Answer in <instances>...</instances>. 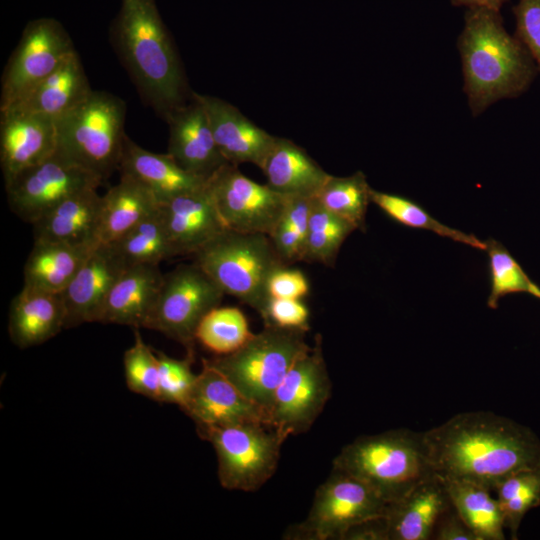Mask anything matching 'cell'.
<instances>
[{
    "mask_svg": "<svg viewBox=\"0 0 540 540\" xmlns=\"http://www.w3.org/2000/svg\"><path fill=\"white\" fill-rule=\"evenodd\" d=\"M208 188L225 226L238 232L270 235L288 200L230 163L208 179Z\"/></svg>",
    "mask_w": 540,
    "mask_h": 540,
    "instance_id": "14",
    "label": "cell"
},
{
    "mask_svg": "<svg viewBox=\"0 0 540 540\" xmlns=\"http://www.w3.org/2000/svg\"><path fill=\"white\" fill-rule=\"evenodd\" d=\"M314 198H288L284 212L269 235L286 265L301 261Z\"/></svg>",
    "mask_w": 540,
    "mask_h": 540,
    "instance_id": "38",
    "label": "cell"
},
{
    "mask_svg": "<svg viewBox=\"0 0 540 540\" xmlns=\"http://www.w3.org/2000/svg\"><path fill=\"white\" fill-rule=\"evenodd\" d=\"M371 202L377 205L394 221L417 229H424L435 234L464 243L468 246L485 250V242L476 236L449 227L429 214L416 202L392 193L371 190Z\"/></svg>",
    "mask_w": 540,
    "mask_h": 540,
    "instance_id": "34",
    "label": "cell"
},
{
    "mask_svg": "<svg viewBox=\"0 0 540 540\" xmlns=\"http://www.w3.org/2000/svg\"><path fill=\"white\" fill-rule=\"evenodd\" d=\"M451 507L444 482L435 474L388 504L386 540L432 539L439 520Z\"/></svg>",
    "mask_w": 540,
    "mask_h": 540,
    "instance_id": "21",
    "label": "cell"
},
{
    "mask_svg": "<svg viewBox=\"0 0 540 540\" xmlns=\"http://www.w3.org/2000/svg\"><path fill=\"white\" fill-rule=\"evenodd\" d=\"M489 256L491 291L487 299L490 308L496 309L499 300L512 293H528L540 299V287L535 284L510 252L500 242L489 238L485 241Z\"/></svg>",
    "mask_w": 540,
    "mask_h": 540,
    "instance_id": "36",
    "label": "cell"
},
{
    "mask_svg": "<svg viewBox=\"0 0 540 540\" xmlns=\"http://www.w3.org/2000/svg\"><path fill=\"white\" fill-rule=\"evenodd\" d=\"M310 312L301 299L270 298L264 315V325L309 330Z\"/></svg>",
    "mask_w": 540,
    "mask_h": 540,
    "instance_id": "42",
    "label": "cell"
},
{
    "mask_svg": "<svg viewBox=\"0 0 540 540\" xmlns=\"http://www.w3.org/2000/svg\"><path fill=\"white\" fill-rule=\"evenodd\" d=\"M332 382L322 349V337L291 366L277 388L268 425L286 439L307 432L331 397Z\"/></svg>",
    "mask_w": 540,
    "mask_h": 540,
    "instance_id": "11",
    "label": "cell"
},
{
    "mask_svg": "<svg viewBox=\"0 0 540 540\" xmlns=\"http://www.w3.org/2000/svg\"><path fill=\"white\" fill-rule=\"evenodd\" d=\"M451 504L478 540H502L504 517L499 502L489 489L456 479H443Z\"/></svg>",
    "mask_w": 540,
    "mask_h": 540,
    "instance_id": "30",
    "label": "cell"
},
{
    "mask_svg": "<svg viewBox=\"0 0 540 540\" xmlns=\"http://www.w3.org/2000/svg\"><path fill=\"white\" fill-rule=\"evenodd\" d=\"M213 446L219 482L225 489L253 492L275 473L286 438L263 422L197 428Z\"/></svg>",
    "mask_w": 540,
    "mask_h": 540,
    "instance_id": "8",
    "label": "cell"
},
{
    "mask_svg": "<svg viewBox=\"0 0 540 540\" xmlns=\"http://www.w3.org/2000/svg\"><path fill=\"white\" fill-rule=\"evenodd\" d=\"M110 42L142 101L164 120L187 102L183 66L155 0H121Z\"/></svg>",
    "mask_w": 540,
    "mask_h": 540,
    "instance_id": "2",
    "label": "cell"
},
{
    "mask_svg": "<svg viewBox=\"0 0 540 540\" xmlns=\"http://www.w3.org/2000/svg\"><path fill=\"white\" fill-rule=\"evenodd\" d=\"M159 211L175 256L194 255L228 229L215 206L208 181L201 188L159 204Z\"/></svg>",
    "mask_w": 540,
    "mask_h": 540,
    "instance_id": "19",
    "label": "cell"
},
{
    "mask_svg": "<svg viewBox=\"0 0 540 540\" xmlns=\"http://www.w3.org/2000/svg\"><path fill=\"white\" fill-rule=\"evenodd\" d=\"M125 118L126 104L121 98L92 90L56 121V152L105 180L119 167Z\"/></svg>",
    "mask_w": 540,
    "mask_h": 540,
    "instance_id": "6",
    "label": "cell"
},
{
    "mask_svg": "<svg viewBox=\"0 0 540 540\" xmlns=\"http://www.w3.org/2000/svg\"><path fill=\"white\" fill-rule=\"evenodd\" d=\"M91 91L84 67L75 51L9 108L36 113L57 121L82 102Z\"/></svg>",
    "mask_w": 540,
    "mask_h": 540,
    "instance_id": "27",
    "label": "cell"
},
{
    "mask_svg": "<svg viewBox=\"0 0 540 540\" xmlns=\"http://www.w3.org/2000/svg\"><path fill=\"white\" fill-rule=\"evenodd\" d=\"M388 502L362 480L333 469L316 489L304 521L288 528L292 540H344L356 525L385 516Z\"/></svg>",
    "mask_w": 540,
    "mask_h": 540,
    "instance_id": "9",
    "label": "cell"
},
{
    "mask_svg": "<svg viewBox=\"0 0 540 540\" xmlns=\"http://www.w3.org/2000/svg\"><path fill=\"white\" fill-rule=\"evenodd\" d=\"M118 169L148 188L159 204L201 188L209 179L186 171L168 153L146 150L127 135Z\"/></svg>",
    "mask_w": 540,
    "mask_h": 540,
    "instance_id": "23",
    "label": "cell"
},
{
    "mask_svg": "<svg viewBox=\"0 0 540 540\" xmlns=\"http://www.w3.org/2000/svg\"><path fill=\"white\" fill-rule=\"evenodd\" d=\"M372 188L363 172L350 176L330 175L315 197L329 211L350 222L356 230L366 228V214Z\"/></svg>",
    "mask_w": 540,
    "mask_h": 540,
    "instance_id": "32",
    "label": "cell"
},
{
    "mask_svg": "<svg viewBox=\"0 0 540 540\" xmlns=\"http://www.w3.org/2000/svg\"><path fill=\"white\" fill-rule=\"evenodd\" d=\"M253 335L244 313L237 307L217 306L199 323L195 339L217 356L242 347Z\"/></svg>",
    "mask_w": 540,
    "mask_h": 540,
    "instance_id": "33",
    "label": "cell"
},
{
    "mask_svg": "<svg viewBox=\"0 0 540 540\" xmlns=\"http://www.w3.org/2000/svg\"><path fill=\"white\" fill-rule=\"evenodd\" d=\"M169 126L167 153L186 171L210 178L228 162L216 144L207 113L191 93L189 102L165 119Z\"/></svg>",
    "mask_w": 540,
    "mask_h": 540,
    "instance_id": "18",
    "label": "cell"
},
{
    "mask_svg": "<svg viewBox=\"0 0 540 540\" xmlns=\"http://www.w3.org/2000/svg\"><path fill=\"white\" fill-rule=\"evenodd\" d=\"M495 490L505 527L516 539L524 515L540 505V469L516 472L502 480Z\"/></svg>",
    "mask_w": 540,
    "mask_h": 540,
    "instance_id": "37",
    "label": "cell"
},
{
    "mask_svg": "<svg viewBox=\"0 0 540 540\" xmlns=\"http://www.w3.org/2000/svg\"><path fill=\"white\" fill-rule=\"evenodd\" d=\"M434 473L489 490L508 476L540 469V441L529 428L488 411L462 412L423 432Z\"/></svg>",
    "mask_w": 540,
    "mask_h": 540,
    "instance_id": "1",
    "label": "cell"
},
{
    "mask_svg": "<svg viewBox=\"0 0 540 540\" xmlns=\"http://www.w3.org/2000/svg\"><path fill=\"white\" fill-rule=\"evenodd\" d=\"M124 375L130 391L158 400L159 360L156 351L135 330L134 344L123 356Z\"/></svg>",
    "mask_w": 540,
    "mask_h": 540,
    "instance_id": "39",
    "label": "cell"
},
{
    "mask_svg": "<svg viewBox=\"0 0 540 540\" xmlns=\"http://www.w3.org/2000/svg\"><path fill=\"white\" fill-rule=\"evenodd\" d=\"M509 0H451L455 6H464L466 8L484 7L500 11L502 6Z\"/></svg>",
    "mask_w": 540,
    "mask_h": 540,
    "instance_id": "45",
    "label": "cell"
},
{
    "mask_svg": "<svg viewBox=\"0 0 540 540\" xmlns=\"http://www.w3.org/2000/svg\"><path fill=\"white\" fill-rule=\"evenodd\" d=\"M260 169L266 184L287 198H315L330 176L303 148L280 137H275Z\"/></svg>",
    "mask_w": 540,
    "mask_h": 540,
    "instance_id": "25",
    "label": "cell"
},
{
    "mask_svg": "<svg viewBox=\"0 0 540 540\" xmlns=\"http://www.w3.org/2000/svg\"><path fill=\"white\" fill-rule=\"evenodd\" d=\"M158 207V200L148 188L121 174L119 182L102 195L98 242H116Z\"/></svg>",
    "mask_w": 540,
    "mask_h": 540,
    "instance_id": "28",
    "label": "cell"
},
{
    "mask_svg": "<svg viewBox=\"0 0 540 540\" xmlns=\"http://www.w3.org/2000/svg\"><path fill=\"white\" fill-rule=\"evenodd\" d=\"M104 180L55 152L5 183L11 211L33 224L70 195L98 188Z\"/></svg>",
    "mask_w": 540,
    "mask_h": 540,
    "instance_id": "13",
    "label": "cell"
},
{
    "mask_svg": "<svg viewBox=\"0 0 540 540\" xmlns=\"http://www.w3.org/2000/svg\"><path fill=\"white\" fill-rule=\"evenodd\" d=\"M127 267L113 244L99 243L61 292L65 329L99 322L108 293Z\"/></svg>",
    "mask_w": 540,
    "mask_h": 540,
    "instance_id": "16",
    "label": "cell"
},
{
    "mask_svg": "<svg viewBox=\"0 0 540 540\" xmlns=\"http://www.w3.org/2000/svg\"><path fill=\"white\" fill-rule=\"evenodd\" d=\"M355 230L350 222L329 211L314 198L301 261L332 267L342 244Z\"/></svg>",
    "mask_w": 540,
    "mask_h": 540,
    "instance_id": "31",
    "label": "cell"
},
{
    "mask_svg": "<svg viewBox=\"0 0 540 540\" xmlns=\"http://www.w3.org/2000/svg\"><path fill=\"white\" fill-rule=\"evenodd\" d=\"M310 285L305 274L297 268L283 265L273 272L268 282L270 298L302 299L308 295Z\"/></svg>",
    "mask_w": 540,
    "mask_h": 540,
    "instance_id": "43",
    "label": "cell"
},
{
    "mask_svg": "<svg viewBox=\"0 0 540 540\" xmlns=\"http://www.w3.org/2000/svg\"><path fill=\"white\" fill-rule=\"evenodd\" d=\"M113 244L128 266L159 264L175 257L167 236L159 207Z\"/></svg>",
    "mask_w": 540,
    "mask_h": 540,
    "instance_id": "35",
    "label": "cell"
},
{
    "mask_svg": "<svg viewBox=\"0 0 540 540\" xmlns=\"http://www.w3.org/2000/svg\"><path fill=\"white\" fill-rule=\"evenodd\" d=\"M515 36L531 54L540 71V0H518L513 7Z\"/></svg>",
    "mask_w": 540,
    "mask_h": 540,
    "instance_id": "41",
    "label": "cell"
},
{
    "mask_svg": "<svg viewBox=\"0 0 540 540\" xmlns=\"http://www.w3.org/2000/svg\"><path fill=\"white\" fill-rule=\"evenodd\" d=\"M457 46L463 90L473 116L499 100L521 95L538 71L526 47L507 32L497 10L467 8Z\"/></svg>",
    "mask_w": 540,
    "mask_h": 540,
    "instance_id": "3",
    "label": "cell"
},
{
    "mask_svg": "<svg viewBox=\"0 0 540 540\" xmlns=\"http://www.w3.org/2000/svg\"><path fill=\"white\" fill-rule=\"evenodd\" d=\"M197 428L245 422L268 425L267 411L245 397L222 373L202 359V369L181 408Z\"/></svg>",
    "mask_w": 540,
    "mask_h": 540,
    "instance_id": "15",
    "label": "cell"
},
{
    "mask_svg": "<svg viewBox=\"0 0 540 540\" xmlns=\"http://www.w3.org/2000/svg\"><path fill=\"white\" fill-rule=\"evenodd\" d=\"M159 360L158 400L176 404L180 408L186 403L197 374L192 371L194 352H187L185 358L176 359L157 351Z\"/></svg>",
    "mask_w": 540,
    "mask_h": 540,
    "instance_id": "40",
    "label": "cell"
},
{
    "mask_svg": "<svg viewBox=\"0 0 540 540\" xmlns=\"http://www.w3.org/2000/svg\"><path fill=\"white\" fill-rule=\"evenodd\" d=\"M97 245L34 240L24 266L23 286L61 293Z\"/></svg>",
    "mask_w": 540,
    "mask_h": 540,
    "instance_id": "29",
    "label": "cell"
},
{
    "mask_svg": "<svg viewBox=\"0 0 540 540\" xmlns=\"http://www.w3.org/2000/svg\"><path fill=\"white\" fill-rule=\"evenodd\" d=\"M75 51L68 32L56 19L28 22L2 74L0 110L20 101Z\"/></svg>",
    "mask_w": 540,
    "mask_h": 540,
    "instance_id": "12",
    "label": "cell"
},
{
    "mask_svg": "<svg viewBox=\"0 0 540 540\" xmlns=\"http://www.w3.org/2000/svg\"><path fill=\"white\" fill-rule=\"evenodd\" d=\"M193 95L203 105L224 159L233 165L252 163L260 168L276 136L258 127L227 101L211 95Z\"/></svg>",
    "mask_w": 540,
    "mask_h": 540,
    "instance_id": "20",
    "label": "cell"
},
{
    "mask_svg": "<svg viewBox=\"0 0 540 540\" xmlns=\"http://www.w3.org/2000/svg\"><path fill=\"white\" fill-rule=\"evenodd\" d=\"M57 149L56 121L9 108L0 111V164L4 184L51 157Z\"/></svg>",
    "mask_w": 540,
    "mask_h": 540,
    "instance_id": "17",
    "label": "cell"
},
{
    "mask_svg": "<svg viewBox=\"0 0 540 540\" xmlns=\"http://www.w3.org/2000/svg\"><path fill=\"white\" fill-rule=\"evenodd\" d=\"M163 277L159 264L128 266L108 293L99 322L145 328L155 307Z\"/></svg>",
    "mask_w": 540,
    "mask_h": 540,
    "instance_id": "22",
    "label": "cell"
},
{
    "mask_svg": "<svg viewBox=\"0 0 540 540\" xmlns=\"http://www.w3.org/2000/svg\"><path fill=\"white\" fill-rule=\"evenodd\" d=\"M102 195L88 188L62 200L33 225L34 240L74 245L99 244L97 233Z\"/></svg>",
    "mask_w": 540,
    "mask_h": 540,
    "instance_id": "26",
    "label": "cell"
},
{
    "mask_svg": "<svg viewBox=\"0 0 540 540\" xmlns=\"http://www.w3.org/2000/svg\"><path fill=\"white\" fill-rule=\"evenodd\" d=\"M333 469L362 480L388 503L435 475L423 432L408 429L356 438L334 458Z\"/></svg>",
    "mask_w": 540,
    "mask_h": 540,
    "instance_id": "4",
    "label": "cell"
},
{
    "mask_svg": "<svg viewBox=\"0 0 540 540\" xmlns=\"http://www.w3.org/2000/svg\"><path fill=\"white\" fill-rule=\"evenodd\" d=\"M225 293L195 262L180 264L164 274L146 329L161 332L194 352L197 327L220 306Z\"/></svg>",
    "mask_w": 540,
    "mask_h": 540,
    "instance_id": "10",
    "label": "cell"
},
{
    "mask_svg": "<svg viewBox=\"0 0 540 540\" xmlns=\"http://www.w3.org/2000/svg\"><path fill=\"white\" fill-rule=\"evenodd\" d=\"M194 262L221 288L262 317L270 300L268 282L286 265L269 235L226 229L194 254Z\"/></svg>",
    "mask_w": 540,
    "mask_h": 540,
    "instance_id": "5",
    "label": "cell"
},
{
    "mask_svg": "<svg viewBox=\"0 0 540 540\" xmlns=\"http://www.w3.org/2000/svg\"><path fill=\"white\" fill-rule=\"evenodd\" d=\"M432 539L478 540L477 536L460 518L453 506L439 520Z\"/></svg>",
    "mask_w": 540,
    "mask_h": 540,
    "instance_id": "44",
    "label": "cell"
},
{
    "mask_svg": "<svg viewBox=\"0 0 540 540\" xmlns=\"http://www.w3.org/2000/svg\"><path fill=\"white\" fill-rule=\"evenodd\" d=\"M66 311L61 293L23 286L12 299L8 332L11 341L25 349L45 343L65 328Z\"/></svg>",
    "mask_w": 540,
    "mask_h": 540,
    "instance_id": "24",
    "label": "cell"
},
{
    "mask_svg": "<svg viewBox=\"0 0 540 540\" xmlns=\"http://www.w3.org/2000/svg\"><path fill=\"white\" fill-rule=\"evenodd\" d=\"M308 331L264 325L235 352L203 360L269 414L275 392L285 375L311 347L306 342Z\"/></svg>",
    "mask_w": 540,
    "mask_h": 540,
    "instance_id": "7",
    "label": "cell"
}]
</instances>
